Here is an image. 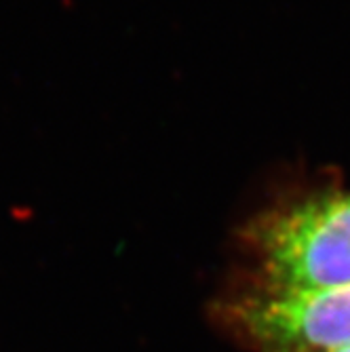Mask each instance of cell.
I'll return each instance as SVG.
<instances>
[{
    "mask_svg": "<svg viewBox=\"0 0 350 352\" xmlns=\"http://www.w3.org/2000/svg\"><path fill=\"white\" fill-rule=\"evenodd\" d=\"M245 241L264 287H350V195L310 197L264 213L249 223Z\"/></svg>",
    "mask_w": 350,
    "mask_h": 352,
    "instance_id": "1",
    "label": "cell"
},
{
    "mask_svg": "<svg viewBox=\"0 0 350 352\" xmlns=\"http://www.w3.org/2000/svg\"><path fill=\"white\" fill-rule=\"evenodd\" d=\"M226 325L256 352L350 348V287L285 292L256 283L224 304Z\"/></svg>",
    "mask_w": 350,
    "mask_h": 352,
    "instance_id": "2",
    "label": "cell"
},
{
    "mask_svg": "<svg viewBox=\"0 0 350 352\" xmlns=\"http://www.w3.org/2000/svg\"><path fill=\"white\" fill-rule=\"evenodd\" d=\"M338 352H350V348H346V350H338Z\"/></svg>",
    "mask_w": 350,
    "mask_h": 352,
    "instance_id": "3",
    "label": "cell"
}]
</instances>
